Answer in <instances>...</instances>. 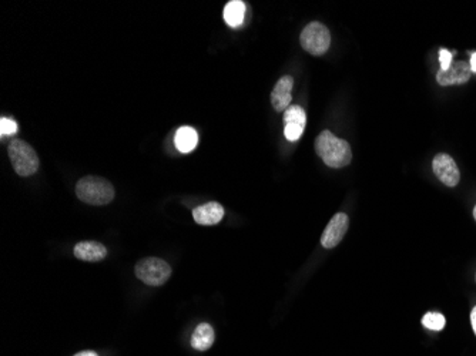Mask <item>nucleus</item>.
Segmentation results:
<instances>
[{
	"mask_svg": "<svg viewBox=\"0 0 476 356\" xmlns=\"http://www.w3.org/2000/svg\"><path fill=\"white\" fill-rule=\"evenodd\" d=\"M315 151L331 168H343L353 160V151L348 141L335 137L328 130H324L317 137Z\"/></svg>",
	"mask_w": 476,
	"mask_h": 356,
	"instance_id": "f257e3e1",
	"label": "nucleus"
},
{
	"mask_svg": "<svg viewBox=\"0 0 476 356\" xmlns=\"http://www.w3.org/2000/svg\"><path fill=\"white\" fill-rule=\"evenodd\" d=\"M77 198L90 205H106L114 198L113 185L103 177L86 176L76 185Z\"/></svg>",
	"mask_w": 476,
	"mask_h": 356,
	"instance_id": "f03ea898",
	"label": "nucleus"
},
{
	"mask_svg": "<svg viewBox=\"0 0 476 356\" xmlns=\"http://www.w3.org/2000/svg\"><path fill=\"white\" fill-rule=\"evenodd\" d=\"M9 158L17 176L29 177L39 170V157L33 147L23 140H11L7 146Z\"/></svg>",
	"mask_w": 476,
	"mask_h": 356,
	"instance_id": "7ed1b4c3",
	"label": "nucleus"
},
{
	"mask_svg": "<svg viewBox=\"0 0 476 356\" xmlns=\"http://www.w3.org/2000/svg\"><path fill=\"white\" fill-rule=\"evenodd\" d=\"M134 271L136 277L148 287H160L171 277V267L157 257H147L140 260Z\"/></svg>",
	"mask_w": 476,
	"mask_h": 356,
	"instance_id": "20e7f679",
	"label": "nucleus"
},
{
	"mask_svg": "<svg viewBox=\"0 0 476 356\" xmlns=\"http://www.w3.org/2000/svg\"><path fill=\"white\" fill-rule=\"evenodd\" d=\"M301 46L313 56H323L331 44V34L328 27L320 21H313L304 27L300 36Z\"/></svg>",
	"mask_w": 476,
	"mask_h": 356,
	"instance_id": "39448f33",
	"label": "nucleus"
},
{
	"mask_svg": "<svg viewBox=\"0 0 476 356\" xmlns=\"http://www.w3.org/2000/svg\"><path fill=\"white\" fill-rule=\"evenodd\" d=\"M432 168L435 176L438 177L440 181H442L445 185L448 187H455L458 185L460 180H461V174H460V168L457 166V163L454 161V158L448 154H438L435 156L434 161H432Z\"/></svg>",
	"mask_w": 476,
	"mask_h": 356,
	"instance_id": "423d86ee",
	"label": "nucleus"
},
{
	"mask_svg": "<svg viewBox=\"0 0 476 356\" xmlns=\"http://www.w3.org/2000/svg\"><path fill=\"white\" fill-rule=\"evenodd\" d=\"M348 225H350V220L347 214L344 213L335 214L323 233V237H321L323 247L328 250L335 248L343 241L344 235L347 234Z\"/></svg>",
	"mask_w": 476,
	"mask_h": 356,
	"instance_id": "0eeeda50",
	"label": "nucleus"
},
{
	"mask_svg": "<svg viewBox=\"0 0 476 356\" xmlns=\"http://www.w3.org/2000/svg\"><path fill=\"white\" fill-rule=\"evenodd\" d=\"M284 136L288 141H297L305 128L307 116L301 106H290L284 111Z\"/></svg>",
	"mask_w": 476,
	"mask_h": 356,
	"instance_id": "6e6552de",
	"label": "nucleus"
},
{
	"mask_svg": "<svg viewBox=\"0 0 476 356\" xmlns=\"http://www.w3.org/2000/svg\"><path fill=\"white\" fill-rule=\"evenodd\" d=\"M472 70L468 61H455L448 70H440L437 74V81L441 86L465 84L471 78Z\"/></svg>",
	"mask_w": 476,
	"mask_h": 356,
	"instance_id": "1a4fd4ad",
	"label": "nucleus"
},
{
	"mask_svg": "<svg viewBox=\"0 0 476 356\" xmlns=\"http://www.w3.org/2000/svg\"><path fill=\"white\" fill-rule=\"evenodd\" d=\"M293 87H294V78L291 76H283L274 90L271 91V104L275 108V111L283 113L290 107L291 98H293Z\"/></svg>",
	"mask_w": 476,
	"mask_h": 356,
	"instance_id": "9d476101",
	"label": "nucleus"
},
{
	"mask_svg": "<svg viewBox=\"0 0 476 356\" xmlns=\"http://www.w3.org/2000/svg\"><path fill=\"white\" fill-rule=\"evenodd\" d=\"M224 214V207L216 201L207 203L193 210V218L200 225H216L223 220Z\"/></svg>",
	"mask_w": 476,
	"mask_h": 356,
	"instance_id": "9b49d317",
	"label": "nucleus"
},
{
	"mask_svg": "<svg viewBox=\"0 0 476 356\" xmlns=\"http://www.w3.org/2000/svg\"><path fill=\"white\" fill-rule=\"evenodd\" d=\"M106 255V247L96 241H81L74 247V257L86 263H98L104 260Z\"/></svg>",
	"mask_w": 476,
	"mask_h": 356,
	"instance_id": "f8f14e48",
	"label": "nucleus"
},
{
	"mask_svg": "<svg viewBox=\"0 0 476 356\" xmlns=\"http://www.w3.org/2000/svg\"><path fill=\"white\" fill-rule=\"evenodd\" d=\"M216 341V334H214V330L210 324H200L196 331L193 332V337H191V347L197 351H207L213 347Z\"/></svg>",
	"mask_w": 476,
	"mask_h": 356,
	"instance_id": "ddd939ff",
	"label": "nucleus"
},
{
	"mask_svg": "<svg viewBox=\"0 0 476 356\" xmlns=\"http://www.w3.org/2000/svg\"><path fill=\"white\" fill-rule=\"evenodd\" d=\"M197 143H198V134L194 128L184 126L176 131L174 144L180 153H184V154L191 153L196 148Z\"/></svg>",
	"mask_w": 476,
	"mask_h": 356,
	"instance_id": "4468645a",
	"label": "nucleus"
},
{
	"mask_svg": "<svg viewBox=\"0 0 476 356\" xmlns=\"http://www.w3.org/2000/svg\"><path fill=\"white\" fill-rule=\"evenodd\" d=\"M245 4L241 0H231L224 7V20L230 27H238L244 21Z\"/></svg>",
	"mask_w": 476,
	"mask_h": 356,
	"instance_id": "2eb2a0df",
	"label": "nucleus"
},
{
	"mask_svg": "<svg viewBox=\"0 0 476 356\" xmlns=\"http://www.w3.org/2000/svg\"><path fill=\"white\" fill-rule=\"evenodd\" d=\"M445 317L442 314L438 312H428L424 318H422V324L425 328L431 330V331H442L445 328Z\"/></svg>",
	"mask_w": 476,
	"mask_h": 356,
	"instance_id": "dca6fc26",
	"label": "nucleus"
},
{
	"mask_svg": "<svg viewBox=\"0 0 476 356\" xmlns=\"http://www.w3.org/2000/svg\"><path fill=\"white\" fill-rule=\"evenodd\" d=\"M17 131V123L13 121L11 118L1 117L0 120V133L1 136H11Z\"/></svg>",
	"mask_w": 476,
	"mask_h": 356,
	"instance_id": "f3484780",
	"label": "nucleus"
},
{
	"mask_svg": "<svg viewBox=\"0 0 476 356\" xmlns=\"http://www.w3.org/2000/svg\"><path fill=\"white\" fill-rule=\"evenodd\" d=\"M455 51L451 53L447 49H441L440 50V63H441V70H448L452 64V57H454Z\"/></svg>",
	"mask_w": 476,
	"mask_h": 356,
	"instance_id": "a211bd4d",
	"label": "nucleus"
},
{
	"mask_svg": "<svg viewBox=\"0 0 476 356\" xmlns=\"http://www.w3.org/2000/svg\"><path fill=\"white\" fill-rule=\"evenodd\" d=\"M470 64H471V70H472V73H476V51L475 53H472Z\"/></svg>",
	"mask_w": 476,
	"mask_h": 356,
	"instance_id": "6ab92c4d",
	"label": "nucleus"
},
{
	"mask_svg": "<svg viewBox=\"0 0 476 356\" xmlns=\"http://www.w3.org/2000/svg\"><path fill=\"white\" fill-rule=\"evenodd\" d=\"M471 321H472V328L475 331L476 334V307L472 310V314H471Z\"/></svg>",
	"mask_w": 476,
	"mask_h": 356,
	"instance_id": "aec40b11",
	"label": "nucleus"
},
{
	"mask_svg": "<svg viewBox=\"0 0 476 356\" xmlns=\"http://www.w3.org/2000/svg\"><path fill=\"white\" fill-rule=\"evenodd\" d=\"M74 356H98L96 352H93V351H83V352H79V354H76Z\"/></svg>",
	"mask_w": 476,
	"mask_h": 356,
	"instance_id": "412c9836",
	"label": "nucleus"
},
{
	"mask_svg": "<svg viewBox=\"0 0 476 356\" xmlns=\"http://www.w3.org/2000/svg\"><path fill=\"white\" fill-rule=\"evenodd\" d=\"M474 217H475V220H476V205H475V208H474Z\"/></svg>",
	"mask_w": 476,
	"mask_h": 356,
	"instance_id": "4be33fe9",
	"label": "nucleus"
},
{
	"mask_svg": "<svg viewBox=\"0 0 476 356\" xmlns=\"http://www.w3.org/2000/svg\"><path fill=\"white\" fill-rule=\"evenodd\" d=\"M475 280H476V277H475Z\"/></svg>",
	"mask_w": 476,
	"mask_h": 356,
	"instance_id": "5701e85b",
	"label": "nucleus"
}]
</instances>
